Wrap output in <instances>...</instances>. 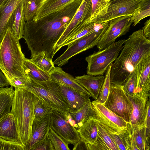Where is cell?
<instances>
[{"label": "cell", "mask_w": 150, "mask_h": 150, "mask_svg": "<svg viewBox=\"0 0 150 150\" xmlns=\"http://www.w3.org/2000/svg\"><path fill=\"white\" fill-rule=\"evenodd\" d=\"M83 0H74L59 10L36 22H25L23 38L31 52L32 57L45 52L52 60L53 47L81 4Z\"/></svg>", "instance_id": "obj_1"}, {"label": "cell", "mask_w": 150, "mask_h": 150, "mask_svg": "<svg viewBox=\"0 0 150 150\" xmlns=\"http://www.w3.org/2000/svg\"><path fill=\"white\" fill-rule=\"evenodd\" d=\"M119 56L112 63L111 83L123 85L142 59L150 56V40L144 36L142 29L133 32L126 40Z\"/></svg>", "instance_id": "obj_2"}, {"label": "cell", "mask_w": 150, "mask_h": 150, "mask_svg": "<svg viewBox=\"0 0 150 150\" xmlns=\"http://www.w3.org/2000/svg\"><path fill=\"white\" fill-rule=\"evenodd\" d=\"M35 98V95L26 89L15 88L10 113L14 117L20 142L24 147L31 135Z\"/></svg>", "instance_id": "obj_3"}, {"label": "cell", "mask_w": 150, "mask_h": 150, "mask_svg": "<svg viewBox=\"0 0 150 150\" xmlns=\"http://www.w3.org/2000/svg\"><path fill=\"white\" fill-rule=\"evenodd\" d=\"M25 59L19 40L8 28L0 43V69L9 82L15 78L27 77L23 66Z\"/></svg>", "instance_id": "obj_4"}, {"label": "cell", "mask_w": 150, "mask_h": 150, "mask_svg": "<svg viewBox=\"0 0 150 150\" xmlns=\"http://www.w3.org/2000/svg\"><path fill=\"white\" fill-rule=\"evenodd\" d=\"M27 78L23 88L32 93L53 110L64 114L69 112L68 104L59 84L50 80L40 81Z\"/></svg>", "instance_id": "obj_5"}, {"label": "cell", "mask_w": 150, "mask_h": 150, "mask_svg": "<svg viewBox=\"0 0 150 150\" xmlns=\"http://www.w3.org/2000/svg\"><path fill=\"white\" fill-rule=\"evenodd\" d=\"M126 40L125 39L119 40L86 57L85 60L88 63L87 74L95 76L103 75L109 66L118 56Z\"/></svg>", "instance_id": "obj_6"}, {"label": "cell", "mask_w": 150, "mask_h": 150, "mask_svg": "<svg viewBox=\"0 0 150 150\" xmlns=\"http://www.w3.org/2000/svg\"><path fill=\"white\" fill-rule=\"evenodd\" d=\"M109 24L108 21L100 29L86 35L68 45L64 53L53 62L54 64L62 67L67 64L73 57L96 46Z\"/></svg>", "instance_id": "obj_7"}, {"label": "cell", "mask_w": 150, "mask_h": 150, "mask_svg": "<svg viewBox=\"0 0 150 150\" xmlns=\"http://www.w3.org/2000/svg\"><path fill=\"white\" fill-rule=\"evenodd\" d=\"M103 105L129 123L133 106L123 89V85L111 83L108 97Z\"/></svg>", "instance_id": "obj_8"}, {"label": "cell", "mask_w": 150, "mask_h": 150, "mask_svg": "<svg viewBox=\"0 0 150 150\" xmlns=\"http://www.w3.org/2000/svg\"><path fill=\"white\" fill-rule=\"evenodd\" d=\"M91 104L96 118L109 132L120 134L128 131V123L122 117L106 108L103 104L93 101Z\"/></svg>", "instance_id": "obj_9"}, {"label": "cell", "mask_w": 150, "mask_h": 150, "mask_svg": "<svg viewBox=\"0 0 150 150\" xmlns=\"http://www.w3.org/2000/svg\"><path fill=\"white\" fill-rule=\"evenodd\" d=\"M130 17L125 16L112 19L109 21V25L96 45L98 51L112 45L116 38L126 34L129 31L132 23Z\"/></svg>", "instance_id": "obj_10"}, {"label": "cell", "mask_w": 150, "mask_h": 150, "mask_svg": "<svg viewBox=\"0 0 150 150\" xmlns=\"http://www.w3.org/2000/svg\"><path fill=\"white\" fill-rule=\"evenodd\" d=\"M51 117V128L68 144L74 145L81 139L77 129L69 123L65 114L52 110Z\"/></svg>", "instance_id": "obj_11"}, {"label": "cell", "mask_w": 150, "mask_h": 150, "mask_svg": "<svg viewBox=\"0 0 150 150\" xmlns=\"http://www.w3.org/2000/svg\"><path fill=\"white\" fill-rule=\"evenodd\" d=\"M141 0H111L106 14L98 18L96 21L105 22L121 17H131L137 9Z\"/></svg>", "instance_id": "obj_12"}, {"label": "cell", "mask_w": 150, "mask_h": 150, "mask_svg": "<svg viewBox=\"0 0 150 150\" xmlns=\"http://www.w3.org/2000/svg\"><path fill=\"white\" fill-rule=\"evenodd\" d=\"M91 9V0H83L74 16L63 34L53 47L54 56L63 42L75 30L79 28L90 16Z\"/></svg>", "instance_id": "obj_13"}, {"label": "cell", "mask_w": 150, "mask_h": 150, "mask_svg": "<svg viewBox=\"0 0 150 150\" xmlns=\"http://www.w3.org/2000/svg\"><path fill=\"white\" fill-rule=\"evenodd\" d=\"M150 56L142 59L136 66L135 71L137 85L134 91L142 98L148 100L150 98Z\"/></svg>", "instance_id": "obj_14"}, {"label": "cell", "mask_w": 150, "mask_h": 150, "mask_svg": "<svg viewBox=\"0 0 150 150\" xmlns=\"http://www.w3.org/2000/svg\"><path fill=\"white\" fill-rule=\"evenodd\" d=\"M51 114L39 119H34L31 135L25 150H29L35 144L43 139L48 135L51 128Z\"/></svg>", "instance_id": "obj_15"}, {"label": "cell", "mask_w": 150, "mask_h": 150, "mask_svg": "<svg viewBox=\"0 0 150 150\" xmlns=\"http://www.w3.org/2000/svg\"><path fill=\"white\" fill-rule=\"evenodd\" d=\"M127 96L133 106L129 124L133 125L145 126L148 99H144L136 93L132 96Z\"/></svg>", "instance_id": "obj_16"}, {"label": "cell", "mask_w": 150, "mask_h": 150, "mask_svg": "<svg viewBox=\"0 0 150 150\" xmlns=\"http://www.w3.org/2000/svg\"><path fill=\"white\" fill-rule=\"evenodd\" d=\"M60 87L69 107V112L79 110L90 100L91 96L83 92L64 86H60Z\"/></svg>", "instance_id": "obj_17"}, {"label": "cell", "mask_w": 150, "mask_h": 150, "mask_svg": "<svg viewBox=\"0 0 150 150\" xmlns=\"http://www.w3.org/2000/svg\"><path fill=\"white\" fill-rule=\"evenodd\" d=\"M0 138L7 141L21 144L14 117L10 112L0 119Z\"/></svg>", "instance_id": "obj_18"}, {"label": "cell", "mask_w": 150, "mask_h": 150, "mask_svg": "<svg viewBox=\"0 0 150 150\" xmlns=\"http://www.w3.org/2000/svg\"><path fill=\"white\" fill-rule=\"evenodd\" d=\"M25 21L23 0H21L12 12L8 21V28L14 37L19 40L23 38Z\"/></svg>", "instance_id": "obj_19"}, {"label": "cell", "mask_w": 150, "mask_h": 150, "mask_svg": "<svg viewBox=\"0 0 150 150\" xmlns=\"http://www.w3.org/2000/svg\"><path fill=\"white\" fill-rule=\"evenodd\" d=\"M49 74L50 80L60 85L70 87L83 92L91 97L88 91L80 85L72 75L65 72L61 67H55Z\"/></svg>", "instance_id": "obj_20"}, {"label": "cell", "mask_w": 150, "mask_h": 150, "mask_svg": "<svg viewBox=\"0 0 150 150\" xmlns=\"http://www.w3.org/2000/svg\"><path fill=\"white\" fill-rule=\"evenodd\" d=\"M75 79L80 85L88 91L93 98L96 100L98 98L104 82L105 76L87 74L76 76Z\"/></svg>", "instance_id": "obj_21"}, {"label": "cell", "mask_w": 150, "mask_h": 150, "mask_svg": "<svg viewBox=\"0 0 150 150\" xmlns=\"http://www.w3.org/2000/svg\"><path fill=\"white\" fill-rule=\"evenodd\" d=\"M98 121L95 115L91 116L77 129L81 139L87 144L95 145L97 143Z\"/></svg>", "instance_id": "obj_22"}, {"label": "cell", "mask_w": 150, "mask_h": 150, "mask_svg": "<svg viewBox=\"0 0 150 150\" xmlns=\"http://www.w3.org/2000/svg\"><path fill=\"white\" fill-rule=\"evenodd\" d=\"M107 22L96 21L89 23L85 22L79 28L72 33L65 39L58 48L57 52L62 47L68 46L81 37L100 29L104 26Z\"/></svg>", "instance_id": "obj_23"}, {"label": "cell", "mask_w": 150, "mask_h": 150, "mask_svg": "<svg viewBox=\"0 0 150 150\" xmlns=\"http://www.w3.org/2000/svg\"><path fill=\"white\" fill-rule=\"evenodd\" d=\"M21 0H6L0 6V43L8 28V21L13 11Z\"/></svg>", "instance_id": "obj_24"}, {"label": "cell", "mask_w": 150, "mask_h": 150, "mask_svg": "<svg viewBox=\"0 0 150 150\" xmlns=\"http://www.w3.org/2000/svg\"><path fill=\"white\" fill-rule=\"evenodd\" d=\"M128 130L140 150H150V134L145 126H139L128 123Z\"/></svg>", "instance_id": "obj_25"}, {"label": "cell", "mask_w": 150, "mask_h": 150, "mask_svg": "<svg viewBox=\"0 0 150 150\" xmlns=\"http://www.w3.org/2000/svg\"><path fill=\"white\" fill-rule=\"evenodd\" d=\"M73 1L45 0L33 20L34 22H36L42 18L59 10Z\"/></svg>", "instance_id": "obj_26"}, {"label": "cell", "mask_w": 150, "mask_h": 150, "mask_svg": "<svg viewBox=\"0 0 150 150\" xmlns=\"http://www.w3.org/2000/svg\"><path fill=\"white\" fill-rule=\"evenodd\" d=\"M69 113L72 119L73 126L77 129L89 117L95 115L90 100L79 110Z\"/></svg>", "instance_id": "obj_27"}, {"label": "cell", "mask_w": 150, "mask_h": 150, "mask_svg": "<svg viewBox=\"0 0 150 150\" xmlns=\"http://www.w3.org/2000/svg\"><path fill=\"white\" fill-rule=\"evenodd\" d=\"M98 128L97 143L101 148L103 150H119L109 132L99 121Z\"/></svg>", "instance_id": "obj_28"}, {"label": "cell", "mask_w": 150, "mask_h": 150, "mask_svg": "<svg viewBox=\"0 0 150 150\" xmlns=\"http://www.w3.org/2000/svg\"><path fill=\"white\" fill-rule=\"evenodd\" d=\"M24 69L27 77H30L36 80L45 81L50 80L49 73H46L26 58L24 62Z\"/></svg>", "instance_id": "obj_29"}, {"label": "cell", "mask_w": 150, "mask_h": 150, "mask_svg": "<svg viewBox=\"0 0 150 150\" xmlns=\"http://www.w3.org/2000/svg\"><path fill=\"white\" fill-rule=\"evenodd\" d=\"M111 0H91V9L89 18L90 23L96 21L98 18L107 13Z\"/></svg>", "instance_id": "obj_30"}, {"label": "cell", "mask_w": 150, "mask_h": 150, "mask_svg": "<svg viewBox=\"0 0 150 150\" xmlns=\"http://www.w3.org/2000/svg\"><path fill=\"white\" fill-rule=\"evenodd\" d=\"M45 0H23V7L25 21L33 19Z\"/></svg>", "instance_id": "obj_31"}, {"label": "cell", "mask_w": 150, "mask_h": 150, "mask_svg": "<svg viewBox=\"0 0 150 150\" xmlns=\"http://www.w3.org/2000/svg\"><path fill=\"white\" fill-rule=\"evenodd\" d=\"M29 60L43 71L49 73L55 68L52 60L49 58L45 52L34 55Z\"/></svg>", "instance_id": "obj_32"}, {"label": "cell", "mask_w": 150, "mask_h": 150, "mask_svg": "<svg viewBox=\"0 0 150 150\" xmlns=\"http://www.w3.org/2000/svg\"><path fill=\"white\" fill-rule=\"evenodd\" d=\"M150 15V0H141L137 9L130 17V21L135 26L144 18Z\"/></svg>", "instance_id": "obj_33"}, {"label": "cell", "mask_w": 150, "mask_h": 150, "mask_svg": "<svg viewBox=\"0 0 150 150\" xmlns=\"http://www.w3.org/2000/svg\"><path fill=\"white\" fill-rule=\"evenodd\" d=\"M112 64V63L109 66L106 71L104 82L98 98L93 101L95 103L103 105L108 98L111 84L110 74Z\"/></svg>", "instance_id": "obj_34"}, {"label": "cell", "mask_w": 150, "mask_h": 150, "mask_svg": "<svg viewBox=\"0 0 150 150\" xmlns=\"http://www.w3.org/2000/svg\"><path fill=\"white\" fill-rule=\"evenodd\" d=\"M52 110L35 96L34 110V119H39L45 115L51 114Z\"/></svg>", "instance_id": "obj_35"}, {"label": "cell", "mask_w": 150, "mask_h": 150, "mask_svg": "<svg viewBox=\"0 0 150 150\" xmlns=\"http://www.w3.org/2000/svg\"><path fill=\"white\" fill-rule=\"evenodd\" d=\"M48 136L51 141L54 150H70L67 143L51 128Z\"/></svg>", "instance_id": "obj_36"}, {"label": "cell", "mask_w": 150, "mask_h": 150, "mask_svg": "<svg viewBox=\"0 0 150 150\" xmlns=\"http://www.w3.org/2000/svg\"><path fill=\"white\" fill-rule=\"evenodd\" d=\"M137 85V78L134 71L123 85V89L126 94L129 96L133 95L134 94Z\"/></svg>", "instance_id": "obj_37"}, {"label": "cell", "mask_w": 150, "mask_h": 150, "mask_svg": "<svg viewBox=\"0 0 150 150\" xmlns=\"http://www.w3.org/2000/svg\"><path fill=\"white\" fill-rule=\"evenodd\" d=\"M127 132L120 134H112L109 132L119 150H127V144L126 139Z\"/></svg>", "instance_id": "obj_38"}, {"label": "cell", "mask_w": 150, "mask_h": 150, "mask_svg": "<svg viewBox=\"0 0 150 150\" xmlns=\"http://www.w3.org/2000/svg\"><path fill=\"white\" fill-rule=\"evenodd\" d=\"M29 150H54L48 135L42 140L34 146Z\"/></svg>", "instance_id": "obj_39"}, {"label": "cell", "mask_w": 150, "mask_h": 150, "mask_svg": "<svg viewBox=\"0 0 150 150\" xmlns=\"http://www.w3.org/2000/svg\"><path fill=\"white\" fill-rule=\"evenodd\" d=\"M0 150H25L21 143L8 142L0 138Z\"/></svg>", "instance_id": "obj_40"}, {"label": "cell", "mask_w": 150, "mask_h": 150, "mask_svg": "<svg viewBox=\"0 0 150 150\" xmlns=\"http://www.w3.org/2000/svg\"><path fill=\"white\" fill-rule=\"evenodd\" d=\"M26 78H16L12 79L9 82L10 85L15 88H24L27 81Z\"/></svg>", "instance_id": "obj_41"}, {"label": "cell", "mask_w": 150, "mask_h": 150, "mask_svg": "<svg viewBox=\"0 0 150 150\" xmlns=\"http://www.w3.org/2000/svg\"><path fill=\"white\" fill-rule=\"evenodd\" d=\"M126 139L127 144V150H140L136 146L128 130L126 133Z\"/></svg>", "instance_id": "obj_42"}, {"label": "cell", "mask_w": 150, "mask_h": 150, "mask_svg": "<svg viewBox=\"0 0 150 150\" xmlns=\"http://www.w3.org/2000/svg\"><path fill=\"white\" fill-rule=\"evenodd\" d=\"M72 150H89L87 143L81 139L74 147Z\"/></svg>", "instance_id": "obj_43"}, {"label": "cell", "mask_w": 150, "mask_h": 150, "mask_svg": "<svg viewBox=\"0 0 150 150\" xmlns=\"http://www.w3.org/2000/svg\"><path fill=\"white\" fill-rule=\"evenodd\" d=\"M144 37L150 40V19L147 20L144 23V26L142 29Z\"/></svg>", "instance_id": "obj_44"}, {"label": "cell", "mask_w": 150, "mask_h": 150, "mask_svg": "<svg viewBox=\"0 0 150 150\" xmlns=\"http://www.w3.org/2000/svg\"><path fill=\"white\" fill-rule=\"evenodd\" d=\"M9 85V82L0 69V88L8 87Z\"/></svg>", "instance_id": "obj_45"}, {"label": "cell", "mask_w": 150, "mask_h": 150, "mask_svg": "<svg viewBox=\"0 0 150 150\" xmlns=\"http://www.w3.org/2000/svg\"><path fill=\"white\" fill-rule=\"evenodd\" d=\"M87 144L89 150H103L97 143L95 145Z\"/></svg>", "instance_id": "obj_46"}, {"label": "cell", "mask_w": 150, "mask_h": 150, "mask_svg": "<svg viewBox=\"0 0 150 150\" xmlns=\"http://www.w3.org/2000/svg\"><path fill=\"white\" fill-rule=\"evenodd\" d=\"M6 0H0V6L5 2Z\"/></svg>", "instance_id": "obj_47"}]
</instances>
